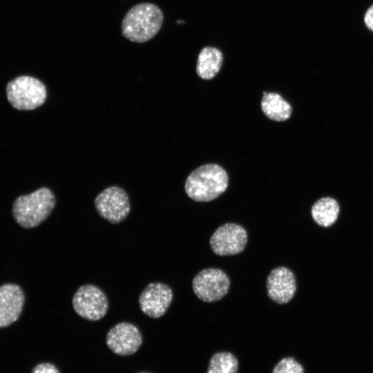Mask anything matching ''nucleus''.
I'll return each instance as SVG.
<instances>
[{"label": "nucleus", "mask_w": 373, "mask_h": 373, "mask_svg": "<svg viewBox=\"0 0 373 373\" xmlns=\"http://www.w3.org/2000/svg\"><path fill=\"white\" fill-rule=\"evenodd\" d=\"M138 373H149V372H138Z\"/></svg>", "instance_id": "nucleus-20"}, {"label": "nucleus", "mask_w": 373, "mask_h": 373, "mask_svg": "<svg viewBox=\"0 0 373 373\" xmlns=\"http://www.w3.org/2000/svg\"><path fill=\"white\" fill-rule=\"evenodd\" d=\"M24 302V293L18 285L8 283L0 286V328L17 321Z\"/></svg>", "instance_id": "nucleus-12"}, {"label": "nucleus", "mask_w": 373, "mask_h": 373, "mask_svg": "<svg viewBox=\"0 0 373 373\" xmlns=\"http://www.w3.org/2000/svg\"><path fill=\"white\" fill-rule=\"evenodd\" d=\"M106 341L108 347L113 353L119 356H128L139 350L142 343V336L135 325L122 322L109 329Z\"/></svg>", "instance_id": "nucleus-9"}, {"label": "nucleus", "mask_w": 373, "mask_h": 373, "mask_svg": "<svg viewBox=\"0 0 373 373\" xmlns=\"http://www.w3.org/2000/svg\"><path fill=\"white\" fill-rule=\"evenodd\" d=\"M55 204L53 192L49 188L41 187L19 196L13 202L12 216L23 228H35L50 216Z\"/></svg>", "instance_id": "nucleus-2"}, {"label": "nucleus", "mask_w": 373, "mask_h": 373, "mask_svg": "<svg viewBox=\"0 0 373 373\" xmlns=\"http://www.w3.org/2000/svg\"><path fill=\"white\" fill-rule=\"evenodd\" d=\"M247 242V233L241 225L228 222L220 226L211 236L209 243L213 253L220 256L241 253Z\"/></svg>", "instance_id": "nucleus-8"}, {"label": "nucleus", "mask_w": 373, "mask_h": 373, "mask_svg": "<svg viewBox=\"0 0 373 373\" xmlns=\"http://www.w3.org/2000/svg\"><path fill=\"white\" fill-rule=\"evenodd\" d=\"M192 287L198 298L211 303L220 300L228 293L230 280L222 270L207 268L200 271L194 277Z\"/></svg>", "instance_id": "nucleus-7"}, {"label": "nucleus", "mask_w": 373, "mask_h": 373, "mask_svg": "<svg viewBox=\"0 0 373 373\" xmlns=\"http://www.w3.org/2000/svg\"><path fill=\"white\" fill-rule=\"evenodd\" d=\"M339 205L334 198L325 197L317 200L312 206L311 213L314 220L322 227H329L337 220Z\"/></svg>", "instance_id": "nucleus-15"}, {"label": "nucleus", "mask_w": 373, "mask_h": 373, "mask_svg": "<svg viewBox=\"0 0 373 373\" xmlns=\"http://www.w3.org/2000/svg\"><path fill=\"white\" fill-rule=\"evenodd\" d=\"M261 108L264 114L270 119L282 122L288 119L291 114L290 104L280 95L275 93H267L261 101Z\"/></svg>", "instance_id": "nucleus-14"}, {"label": "nucleus", "mask_w": 373, "mask_h": 373, "mask_svg": "<svg viewBox=\"0 0 373 373\" xmlns=\"http://www.w3.org/2000/svg\"><path fill=\"white\" fill-rule=\"evenodd\" d=\"M72 304L80 317L92 321L102 318L108 309L106 294L100 288L90 284L78 288L73 295Z\"/></svg>", "instance_id": "nucleus-5"}, {"label": "nucleus", "mask_w": 373, "mask_h": 373, "mask_svg": "<svg viewBox=\"0 0 373 373\" xmlns=\"http://www.w3.org/2000/svg\"><path fill=\"white\" fill-rule=\"evenodd\" d=\"M238 361L235 356L227 352L216 353L211 358L207 373H237Z\"/></svg>", "instance_id": "nucleus-16"}, {"label": "nucleus", "mask_w": 373, "mask_h": 373, "mask_svg": "<svg viewBox=\"0 0 373 373\" xmlns=\"http://www.w3.org/2000/svg\"><path fill=\"white\" fill-rule=\"evenodd\" d=\"M6 95L10 104L22 111H30L41 106L47 97L44 83L27 75L17 77L8 82Z\"/></svg>", "instance_id": "nucleus-4"}, {"label": "nucleus", "mask_w": 373, "mask_h": 373, "mask_svg": "<svg viewBox=\"0 0 373 373\" xmlns=\"http://www.w3.org/2000/svg\"><path fill=\"white\" fill-rule=\"evenodd\" d=\"M228 175L220 166L207 164L195 169L187 177L184 189L197 202H209L223 193L228 186Z\"/></svg>", "instance_id": "nucleus-3"}, {"label": "nucleus", "mask_w": 373, "mask_h": 373, "mask_svg": "<svg viewBox=\"0 0 373 373\" xmlns=\"http://www.w3.org/2000/svg\"><path fill=\"white\" fill-rule=\"evenodd\" d=\"M364 22L367 28L373 32V5L366 11L364 16Z\"/></svg>", "instance_id": "nucleus-19"}, {"label": "nucleus", "mask_w": 373, "mask_h": 373, "mask_svg": "<svg viewBox=\"0 0 373 373\" xmlns=\"http://www.w3.org/2000/svg\"><path fill=\"white\" fill-rule=\"evenodd\" d=\"M94 204L99 215L111 224L124 221L131 211L127 193L116 186H109L99 193Z\"/></svg>", "instance_id": "nucleus-6"}, {"label": "nucleus", "mask_w": 373, "mask_h": 373, "mask_svg": "<svg viewBox=\"0 0 373 373\" xmlns=\"http://www.w3.org/2000/svg\"><path fill=\"white\" fill-rule=\"evenodd\" d=\"M296 291V278L289 268L278 267L270 272L267 278V291L269 298L278 304L289 302Z\"/></svg>", "instance_id": "nucleus-11"}, {"label": "nucleus", "mask_w": 373, "mask_h": 373, "mask_svg": "<svg viewBox=\"0 0 373 373\" xmlns=\"http://www.w3.org/2000/svg\"><path fill=\"white\" fill-rule=\"evenodd\" d=\"M223 61L222 52L214 47L202 48L198 55L196 72L204 79L213 78L220 71Z\"/></svg>", "instance_id": "nucleus-13"}, {"label": "nucleus", "mask_w": 373, "mask_h": 373, "mask_svg": "<svg viewBox=\"0 0 373 373\" xmlns=\"http://www.w3.org/2000/svg\"><path fill=\"white\" fill-rule=\"evenodd\" d=\"M31 373H60L58 369L49 363H42L37 365Z\"/></svg>", "instance_id": "nucleus-18"}, {"label": "nucleus", "mask_w": 373, "mask_h": 373, "mask_svg": "<svg viewBox=\"0 0 373 373\" xmlns=\"http://www.w3.org/2000/svg\"><path fill=\"white\" fill-rule=\"evenodd\" d=\"M163 19V13L156 5L151 3L137 4L124 16L122 23V35L133 42H146L159 32Z\"/></svg>", "instance_id": "nucleus-1"}, {"label": "nucleus", "mask_w": 373, "mask_h": 373, "mask_svg": "<svg viewBox=\"0 0 373 373\" xmlns=\"http://www.w3.org/2000/svg\"><path fill=\"white\" fill-rule=\"evenodd\" d=\"M173 300V291L162 283H149L139 296L142 312L153 318L162 316L169 309Z\"/></svg>", "instance_id": "nucleus-10"}, {"label": "nucleus", "mask_w": 373, "mask_h": 373, "mask_svg": "<svg viewBox=\"0 0 373 373\" xmlns=\"http://www.w3.org/2000/svg\"><path fill=\"white\" fill-rule=\"evenodd\" d=\"M272 373H304V369L296 359L287 357L277 363Z\"/></svg>", "instance_id": "nucleus-17"}]
</instances>
